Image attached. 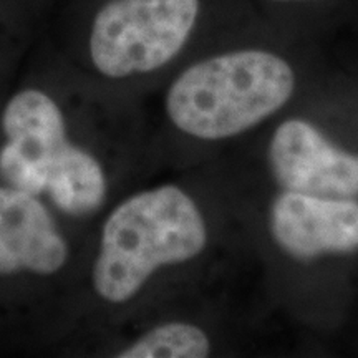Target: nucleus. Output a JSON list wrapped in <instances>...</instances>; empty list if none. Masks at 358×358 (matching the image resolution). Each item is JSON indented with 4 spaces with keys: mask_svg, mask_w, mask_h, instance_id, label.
<instances>
[{
    "mask_svg": "<svg viewBox=\"0 0 358 358\" xmlns=\"http://www.w3.org/2000/svg\"><path fill=\"white\" fill-rule=\"evenodd\" d=\"M252 15L290 32L319 38L350 17L353 0H241Z\"/></svg>",
    "mask_w": 358,
    "mask_h": 358,
    "instance_id": "obj_8",
    "label": "nucleus"
},
{
    "mask_svg": "<svg viewBox=\"0 0 358 358\" xmlns=\"http://www.w3.org/2000/svg\"><path fill=\"white\" fill-rule=\"evenodd\" d=\"M267 164L282 191L358 198V153L338 146L306 118L279 123L268 140Z\"/></svg>",
    "mask_w": 358,
    "mask_h": 358,
    "instance_id": "obj_6",
    "label": "nucleus"
},
{
    "mask_svg": "<svg viewBox=\"0 0 358 358\" xmlns=\"http://www.w3.org/2000/svg\"><path fill=\"white\" fill-rule=\"evenodd\" d=\"M22 2L27 3V6L32 8V10H35V12L38 13L40 8L45 6V2H47V0H22Z\"/></svg>",
    "mask_w": 358,
    "mask_h": 358,
    "instance_id": "obj_10",
    "label": "nucleus"
},
{
    "mask_svg": "<svg viewBox=\"0 0 358 358\" xmlns=\"http://www.w3.org/2000/svg\"><path fill=\"white\" fill-rule=\"evenodd\" d=\"M249 17L241 0H69L48 45L100 88L145 100L192 53Z\"/></svg>",
    "mask_w": 358,
    "mask_h": 358,
    "instance_id": "obj_4",
    "label": "nucleus"
},
{
    "mask_svg": "<svg viewBox=\"0 0 358 358\" xmlns=\"http://www.w3.org/2000/svg\"><path fill=\"white\" fill-rule=\"evenodd\" d=\"M90 232L0 182V347L55 353L77 312Z\"/></svg>",
    "mask_w": 358,
    "mask_h": 358,
    "instance_id": "obj_5",
    "label": "nucleus"
},
{
    "mask_svg": "<svg viewBox=\"0 0 358 358\" xmlns=\"http://www.w3.org/2000/svg\"><path fill=\"white\" fill-rule=\"evenodd\" d=\"M348 19H353L358 24V0H353V6H352V10H350V17Z\"/></svg>",
    "mask_w": 358,
    "mask_h": 358,
    "instance_id": "obj_11",
    "label": "nucleus"
},
{
    "mask_svg": "<svg viewBox=\"0 0 358 358\" xmlns=\"http://www.w3.org/2000/svg\"><path fill=\"white\" fill-rule=\"evenodd\" d=\"M267 224L277 248L295 261L358 252V198L280 189Z\"/></svg>",
    "mask_w": 358,
    "mask_h": 358,
    "instance_id": "obj_7",
    "label": "nucleus"
},
{
    "mask_svg": "<svg viewBox=\"0 0 358 358\" xmlns=\"http://www.w3.org/2000/svg\"><path fill=\"white\" fill-rule=\"evenodd\" d=\"M214 206L192 178L140 182L115 199L90 232L73 325L55 353L194 294L221 239Z\"/></svg>",
    "mask_w": 358,
    "mask_h": 358,
    "instance_id": "obj_2",
    "label": "nucleus"
},
{
    "mask_svg": "<svg viewBox=\"0 0 358 358\" xmlns=\"http://www.w3.org/2000/svg\"><path fill=\"white\" fill-rule=\"evenodd\" d=\"M37 24L38 13L22 0H0V103L29 57Z\"/></svg>",
    "mask_w": 358,
    "mask_h": 358,
    "instance_id": "obj_9",
    "label": "nucleus"
},
{
    "mask_svg": "<svg viewBox=\"0 0 358 358\" xmlns=\"http://www.w3.org/2000/svg\"><path fill=\"white\" fill-rule=\"evenodd\" d=\"M317 43L256 15L209 40L155 90V163L198 159L201 151L243 136L284 110L319 60Z\"/></svg>",
    "mask_w": 358,
    "mask_h": 358,
    "instance_id": "obj_3",
    "label": "nucleus"
},
{
    "mask_svg": "<svg viewBox=\"0 0 358 358\" xmlns=\"http://www.w3.org/2000/svg\"><path fill=\"white\" fill-rule=\"evenodd\" d=\"M155 164L145 101L92 83L50 45L29 53L0 103V182L92 231Z\"/></svg>",
    "mask_w": 358,
    "mask_h": 358,
    "instance_id": "obj_1",
    "label": "nucleus"
}]
</instances>
